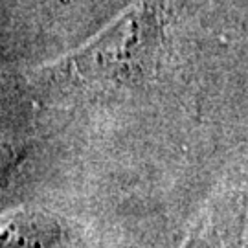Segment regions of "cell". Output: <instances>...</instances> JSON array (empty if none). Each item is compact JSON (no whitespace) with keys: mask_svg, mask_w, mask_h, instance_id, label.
Here are the masks:
<instances>
[{"mask_svg":"<svg viewBox=\"0 0 248 248\" xmlns=\"http://www.w3.org/2000/svg\"><path fill=\"white\" fill-rule=\"evenodd\" d=\"M155 50V13L142 2L72 57L66 79L83 83L138 79L153 64Z\"/></svg>","mask_w":248,"mask_h":248,"instance_id":"cell-1","label":"cell"},{"mask_svg":"<svg viewBox=\"0 0 248 248\" xmlns=\"http://www.w3.org/2000/svg\"><path fill=\"white\" fill-rule=\"evenodd\" d=\"M182 248H245V210L237 202L208 206Z\"/></svg>","mask_w":248,"mask_h":248,"instance_id":"cell-2","label":"cell"}]
</instances>
